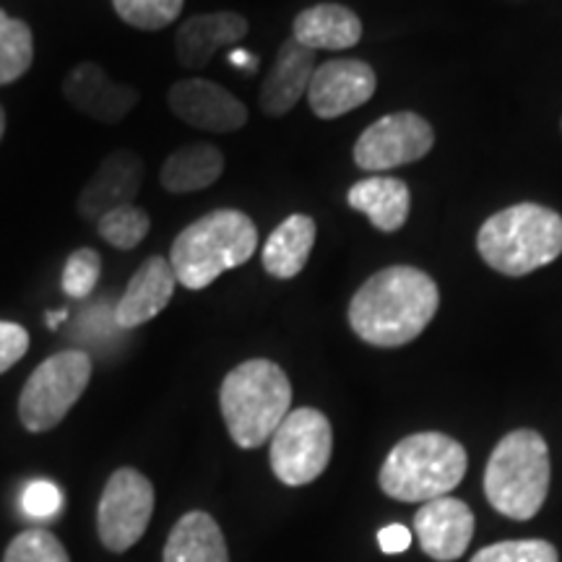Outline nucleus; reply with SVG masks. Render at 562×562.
<instances>
[{
  "instance_id": "c85d7f7f",
  "label": "nucleus",
  "mask_w": 562,
  "mask_h": 562,
  "mask_svg": "<svg viewBox=\"0 0 562 562\" xmlns=\"http://www.w3.org/2000/svg\"><path fill=\"white\" fill-rule=\"evenodd\" d=\"M472 562H560V554L544 539H513V542L484 547Z\"/></svg>"
},
{
  "instance_id": "ddd939ff",
  "label": "nucleus",
  "mask_w": 562,
  "mask_h": 562,
  "mask_svg": "<svg viewBox=\"0 0 562 562\" xmlns=\"http://www.w3.org/2000/svg\"><path fill=\"white\" fill-rule=\"evenodd\" d=\"M144 159L136 151L121 149L108 154L83 186L79 203H76L81 220L97 224L108 211L131 206L144 186Z\"/></svg>"
},
{
  "instance_id": "0eeeda50",
  "label": "nucleus",
  "mask_w": 562,
  "mask_h": 562,
  "mask_svg": "<svg viewBox=\"0 0 562 562\" xmlns=\"http://www.w3.org/2000/svg\"><path fill=\"white\" fill-rule=\"evenodd\" d=\"M91 381V360L87 351L66 349L47 357L19 396V419L30 432H47L58 427L74 409Z\"/></svg>"
},
{
  "instance_id": "a878e982",
  "label": "nucleus",
  "mask_w": 562,
  "mask_h": 562,
  "mask_svg": "<svg viewBox=\"0 0 562 562\" xmlns=\"http://www.w3.org/2000/svg\"><path fill=\"white\" fill-rule=\"evenodd\" d=\"M186 0H112V9L125 24L144 32H159L182 13Z\"/></svg>"
},
{
  "instance_id": "6ab92c4d",
  "label": "nucleus",
  "mask_w": 562,
  "mask_h": 562,
  "mask_svg": "<svg viewBox=\"0 0 562 562\" xmlns=\"http://www.w3.org/2000/svg\"><path fill=\"white\" fill-rule=\"evenodd\" d=\"M292 37L307 50H349L362 40V21L339 3H321L294 19Z\"/></svg>"
},
{
  "instance_id": "39448f33",
  "label": "nucleus",
  "mask_w": 562,
  "mask_h": 562,
  "mask_svg": "<svg viewBox=\"0 0 562 562\" xmlns=\"http://www.w3.org/2000/svg\"><path fill=\"white\" fill-rule=\"evenodd\" d=\"M467 448L451 435L417 432L393 446L381 467V490L402 503H430L446 497L467 476Z\"/></svg>"
},
{
  "instance_id": "f3484780",
  "label": "nucleus",
  "mask_w": 562,
  "mask_h": 562,
  "mask_svg": "<svg viewBox=\"0 0 562 562\" xmlns=\"http://www.w3.org/2000/svg\"><path fill=\"white\" fill-rule=\"evenodd\" d=\"M175 286H178V277H175L170 261L161 256L146 258L115 305V323L121 328H138L157 318L170 305Z\"/></svg>"
},
{
  "instance_id": "aec40b11",
  "label": "nucleus",
  "mask_w": 562,
  "mask_h": 562,
  "mask_svg": "<svg viewBox=\"0 0 562 562\" xmlns=\"http://www.w3.org/2000/svg\"><path fill=\"white\" fill-rule=\"evenodd\" d=\"M349 206L360 211L370 220V224L381 232L402 229L409 220L412 193L404 180L396 178H368L355 182L347 195Z\"/></svg>"
},
{
  "instance_id": "f8f14e48",
  "label": "nucleus",
  "mask_w": 562,
  "mask_h": 562,
  "mask_svg": "<svg viewBox=\"0 0 562 562\" xmlns=\"http://www.w3.org/2000/svg\"><path fill=\"white\" fill-rule=\"evenodd\" d=\"M375 87V70L364 60H328L315 68L311 89H307V102L321 121H334V117L347 115L370 102Z\"/></svg>"
},
{
  "instance_id": "f704fd0d",
  "label": "nucleus",
  "mask_w": 562,
  "mask_h": 562,
  "mask_svg": "<svg viewBox=\"0 0 562 562\" xmlns=\"http://www.w3.org/2000/svg\"><path fill=\"white\" fill-rule=\"evenodd\" d=\"M3 133H5V110L3 104H0V140H3Z\"/></svg>"
},
{
  "instance_id": "a211bd4d",
  "label": "nucleus",
  "mask_w": 562,
  "mask_h": 562,
  "mask_svg": "<svg viewBox=\"0 0 562 562\" xmlns=\"http://www.w3.org/2000/svg\"><path fill=\"white\" fill-rule=\"evenodd\" d=\"M315 74V53L290 37L279 47L277 63L261 87V110L269 117L286 115L302 97H307Z\"/></svg>"
},
{
  "instance_id": "5701e85b",
  "label": "nucleus",
  "mask_w": 562,
  "mask_h": 562,
  "mask_svg": "<svg viewBox=\"0 0 562 562\" xmlns=\"http://www.w3.org/2000/svg\"><path fill=\"white\" fill-rule=\"evenodd\" d=\"M224 172V154L211 144H191L172 151L161 165V188L170 193H195L214 186Z\"/></svg>"
},
{
  "instance_id": "4be33fe9",
  "label": "nucleus",
  "mask_w": 562,
  "mask_h": 562,
  "mask_svg": "<svg viewBox=\"0 0 562 562\" xmlns=\"http://www.w3.org/2000/svg\"><path fill=\"white\" fill-rule=\"evenodd\" d=\"M315 245V222L305 214H292L263 243V269L273 279H294L305 269Z\"/></svg>"
},
{
  "instance_id": "2eb2a0df",
  "label": "nucleus",
  "mask_w": 562,
  "mask_h": 562,
  "mask_svg": "<svg viewBox=\"0 0 562 562\" xmlns=\"http://www.w3.org/2000/svg\"><path fill=\"white\" fill-rule=\"evenodd\" d=\"M414 531L427 558L438 562L459 560L474 537V513L456 497H435L422 503L414 516Z\"/></svg>"
},
{
  "instance_id": "bb28decb",
  "label": "nucleus",
  "mask_w": 562,
  "mask_h": 562,
  "mask_svg": "<svg viewBox=\"0 0 562 562\" xmlns=\"http://www.w3.org/2000/svg\"><path fill=\"white\" fill-rule=\"evenodd\" d=\"M3 562H70V558L53 531L26 529L5 547Z\"/></svg>"
},
{
  "instance_id": "b1692460",
  "label": "nucleus",
  "mask_w": 562,
  "mask_h": 562,
  "mask_svg": "<svg viewBox=\"0 0 562 562\" xmlns=\"http://www.w3.org/2000/svg\"><path fill=\"white\" fill-rule=\"evenodd\" d=\"M34 60V37L26 21L0 9V87L19 81Z\"/></svg>"
},
{
  "instance_id": "c756f323",
  "label": "nucleus",
  "mask_w": 562,
  "mask_h": 562,
  "mask_svg": "<svg viewBox=\"0 0 562 562\" xmlns=\"http://www.w3.org/2000/svg\"><path fill=\"white\" fill-rule=\"evenodd\" d=\"M24 510L34 518H50L63 508V492L53 482L37 480L26 484L24 497H21Z\"/></svg>"
},
{
  "instance_id": "72a5a7b5",
  "label": "nucleus",
  "mask_w": 562,
  "mask_h": 562,
  "mask_svg": "<svg viewBox=\"0 0 562 562\" xmlns=\"http://www.w3.org/2000/svg\"><path fill=\"white\" fill-rule=\"evenodd\" d=\"M68 318V311H58V313H47V326L58 328V323Z\"/></svg>"
},
{
  "instance_id": "2f4dec72",
  "label": "nucleus",
  "mask_w": 562,
  "mask_h": 562,
  "mask_svg": "<svg viewBox=\"0 0 562 562\" xmlns=\"http://www.w3.org/2000/svg\"><path fill=\"white\" fill-rule=\"evenodd\" d=\"M378 544H381V550L385 554L406 552L412 547V531L402 524H391L378 531Z\"/></svg>"
},
{
  "instance_id": "473e14b6",
  "label": "nucleus",
  "mask_w": 562,
  "mask_h": 562,
  "mask_svg": "<svg viewBox=\"0 0 562 562\" xmlns=\"http://www.w3.org/2000/svg\"><path fill=\"white\" fill-rule=\"evenodd\" d=\"M229 66L240 68L243 74H252V70L258 68V58L252 53H245V50H235L229 53Z\"/></svg>"
},
{
  "instance_id": "6e6552de",
  "label": "nucleus",
  "mask_w": 562,
  "mask_h": 562,
  "mask_svg": "<svg viewBox=\"0 0 562 562\" xmlns=\"http://www.w3.org/2000/svg\"><path fill=\"white\" fill-rule=\"evenodd\" d=\"M334 453L331 422L318 409L302 406L286 414L271 438V469L290 487L311 484L326 472Z\"/></svg>"
},
{
  "instance_id": "1a4fd4ad",
  "label": "nucleus",
  "mask_w": 562,
  "mask_h": 562,
  "mask_svg": "<svg viewBox=\"0 0 562 562\" xmlns=\"http://www.w3.org/2000/svg\"><path fill=\"white\" fill-rule=\"evenodd\" d=\"M154 513V484L138 469L123 467L104 484L97 505V531L110 552H125L144 537Z\"/></svg>"
},
{
  "instance_id": "9b49d317",
  "label": "nucleus",
  "mask_w": 562,
  "mask_h": 562,
  "mask_svg": "<svg viewBox=\"0 0 562 562\" xmlns=\"http://www.w3.org/2000/svg\"><path fill=\"white\" fill-rule=\"evenodd\" d=\"M170 110L191 128L232 133L248 123V110L232 91L206 79H182L167 94Z\"/></svg>"
},
{
  "instance_id": "7ed1b4c3",
  "label": "nucleus",
  "mask_w": 562,
  "mask_h": 562,
  "mask_svg": "<svg viewBox=\"0 0 562 562\" xmlns=\"http://www.w3.org/2000/svg\"><path fill=\"white\" fill-rule=\"evenodd\" d=\"M224 425L240 448H261L292 412V383L271 360H248L227 372L220 391Z\"/></svg>"
},
{
  "instance_id": "393cba45",
  "label": "nucleus",
  "mask_w": 562,
  "mask_h": 562,
  "mask_svg": "<svg viewBox=\"0 0 562 562\" xmlns=\"http://www.w3.org/2000/svg\"><path fill=\"white\" fill-rule=\"evenodd\" d=\"M151 220L144 209L138 206H117L108 211L100 222H97V232L104 243H110L117 250H133L144 243L149 235Z\"/></svg>"
},
{
  "instance_id": "dca6fc26",
  "label": "nucleus",
  "mask_w": 562,
  "mask_h": 562,
  "mask_svg": "<svg viewBox=\"0 0 562 562\" xmlns=\"http://www.w3.org/2000/svg\"><path fill=\"white\" fill-rule=\"evenodd\" d=\"M248 34V19L235 11L199 13L182 21L175 37L178 63L186 70H203L222 47L237 45Z\"/></svg>"
},
{
  "instance_id": "cd10ccee",
  "label": "nucleus",
  "mask_w": 562,
  "mask_h": 562,
  "mask_svg": "<svg viewBox=\"0 0 562 562\" xmlns=\"http://www.w3.org/2000/svg\"><path fill=\"white\" fill-rule=\"evenodd\" d=\"M102 277V258L94 248H79L68 256L66 266H63L60 286L68 297L83 300L94 292L97 281Z\"/></svg>"
},
{
  "instance_id": "4468645a",
  "label": "nucleus",
  "mask_w": 562,
  "mask_h": 562,
  "mask_svg": "<svg viewBox=\"0 0 562 562\" xmlns=\"http://www.w3.org/2000/svg\"><path fill=\"white\" fill-rule=\"evenodd\" d=\"M63 94L76 112L104 125H117L138 104V91L112 81L97 63H79L70 70L63 81Z\"/></svg>"
},
{
  "instance_id": "7c9ffc66",
  "label": "nucleus",
  "mask_w": 562,
  "mask_h": 562,
  "mask_svg": "<svg viewBox=\"0 0 562 562\" xmlns=\"http://www.w3.org/2000/svg\"><path fill=\"white\" fill-rule=\"evenodd\" d=\"M30 349V334L24 326L11 321H0V375L9 372Z\"/></svg>"
},
{
  "instance_id": "f03ea898",
  "label": "nucleus",
  "mask_w": 562,
  "mask_h": 562,
  "mask_svg": "<svg viewBox=\"0 0 562 562\" xmlns=\"http://www.w3.org/2000/svg\"><path fill=\"white\" fill-rule=\"evenodd\" d=\"M256 248L258 229L250 216L237 209H216L175 237L167 261L178 284L195 292L214 284L224 271L248 263Z\"/></svg>"
},
{
  "instance_id": "9d476101",
  "label": "nucleus",
  "mask_w": 562,
  "mask_h": 562,
  "mask_svg": "<svg viewBox=\"0 0 562 562\" xmlns=\"http://www.w3.org/2000/svg\"><path fill=\"white\" fill-rule=\"evenodd\" d=\"M435 133L425 117L396 112L375 121L355 144V165L364 172H389L412 165L432 149Z\"/></svg>"
},
{
  "instance_id": "20e7f679",
  "label": "nucleus",
  "mask_w": 562,
  "mask_h": 562,
  "mask_svg": "<svg viewBox=\"0 0 562 562\" xmlns=\"http://www.w3.org/2000/svg\"><path fill=\"white\" fill-rule=\"evenodd\" d=\"M476 250L490 269L526 277L562 252V216L539 203H516L482 224Z\"/></svg>"
},
{
  "instance_id": "423d86ee",
  "label": "nucleus",
  "mask_w": 562,
  "mask_h": 562,
  "mask_svg": "<svg viewBox=\"0 0 562 562\" xmlns=\"http://www.w3.org/2000/svg\"><path fill=\"white\" fill-rule=\"evenodd\" d=\"M550 492V448L537 430H513L497 442L484 469V495L513 521H529Z\"/></svg>"
},
{
  "instance_id": "412c9836",
  "label": "nucleus",
  "mask_w": 562,
  "mask_h": 562,
  "mask_svg": "<svg viewBox=\"0 0 562 562\" xmlns=\"http://www.w3.org/2000/svg\"><path fill=\"white\" fill-rule=\"evenodd\" d=\"M161 562H229L220 524L203 510H191L172 526Z\"/></svg>"
},
{
  "instance_id": "f257e3e1",
  "label": "nucleus",
  "mask_w": 562,
  "mask_h": 562,
  "mask_svg": "<svg viewBox=\"0 0 562 562\" xmlns=\"http://www.w3.org/2000/svg\"><path fill=\"white\" fill-rule=\"evenodd\" d=\"M440 305L438 284L414 266L378 271L349 302V326L372 347H404L430 326Z\"/></svg>"
}]
</instances>
